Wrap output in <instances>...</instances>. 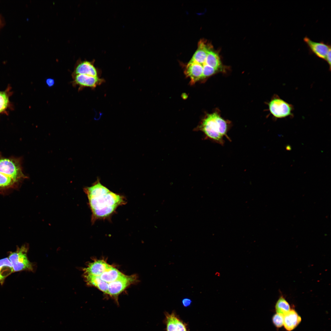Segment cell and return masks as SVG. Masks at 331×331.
<instances>
[{
  "label": "cell",
  "mask_w": 331,
  "mask_h": 331,
  "mask_svg": "<svg viewBox=\"0 0 331 331\" xmlns=\"http://www.w3.org/2000/svg\"><path fill=\"white\" fill-rule=\"evenodd\" d=\"M83 190L91 211L93 224L98 219L109 217L118 207L127 202L124 196L110 191L101 183L98 178L91 186L85 187Z\"/></svg>",
  "instance_id": "cell-1"
},
{
  "label": "cell",
  "mask_w": 331,
  "mask_h": 331,
  "mask_svg": "<svg viewBox=\"0 0 331 331\" xmlns=\"http://www.w3.org/2000/svg\"><path fill=\"white\" fill-rule=\"evenodd\" d=\"M200 128L207 138L220 145L224 144L225 137L230 141L227 134L229 129L228 122L216 113L207 115L202 122Z\"/></svg>",
  "instance_id": "cell-2"
},
{
  "label": "cell",
  "mask_w": 331,
  "mask_h": 331,
  "mask_svg": "<svg viewBox=\"0 0 331 331\" xmlns=\"http://www.w3.org/2000/svg\"><path fill=\"white\" fill-rule=\"evenodd\" d=\"M0 173L19 183L27 178L23 173L19 159L0 155Z\"/></svg>",
  "instance_id": "cell-3"
},
{
  "label": "cell",
  "mask_w": 331,
  "mask_h": 331,
  "mask_svg": "<svg viewBox=\"0 0 331 331\" xmlns=\"http://www.w3.org/2000/svg\"><path fill=\"white\" fill-rule=\"evenodd\" d=\"M28 249V246L24 245L17 247L14 252L10 253L8 258L12 264L14 272L32 270V264L27 256Z\"/></svg>",
  "instance_id": "cell-4"
},
{
  "label": "cell",
  "mask_w": 331,
  "mask_h": 331,
  "mask_svg": "<svg viewBox=\"0 0 331 331\" xmlns=\"http://www.w3.org/2000/svg\"><path fill=\"white\" fill-rule=\"evenodd\" d=\"M269 111L276 119L286 118L293 115V106L275 95L268 103Z\"/></svg>",
  "instance_id": "cell-5"
},
{
  "label": "cell",
  "mask_w": 331,
  "mask_h": 331,
  "mask_svg": "<svg viewBox=\"0 0 331 331\" xmlns=\"http://www.w3.org/2000/svg\"><path fill=\"white\" fill-rule=\"evenodd\" d=\"M136 275L127 276L124 275L117 280L110 283L107 294L113 298L118 303V297L127 287L137 281Z\"/></svg>",
  "instance_id": "cell-6"
},
{
  "label": "cell",
  "mask_w": 331,
  "mask_h": 331,
  "mask_svg": "<svg viewBox=\"0 0 331 331\" xmlns=\"http://www.w3.org/2000/svg\"><path fill=\"white\" fill-rule=\"evenodd\" d=\"M72 83L74 86H78L79 91L85 87L95 88L105 82L99 77H94L82 74L72 75Z\"/></svg>",
  "instance_id": "cell-7"
},
{
  "label": "cell",
  "mask_w": 331,
  "mask_h": 331,
  "mask_svg": "<svg viewBox=\"0 0 331 331\" xmlns=\"http://www.w3.org/2000/svg\"><path fill=\"white\" fill-rule=\"evenodd\" d=\"M164 323L166 331H188L187 324L182 320L174 311L165 312Z\"/></svg>",
  "instance_id": "cell-8"
},
{
  "label": "cell",
  "mask_w": 331,
  "mask_h": 331,
  "mask_svg": "<svg viewBox=\"0 0 331 331\" xmlns=\"http://www.w3.org/2000/svg\"><path fill=\"white\" fill-rule=\"evenodd\" d=\"M304 41L307 44L310 51L318 57L325 60L327 54L331 49L330 45L323 42H315L307 37H305Z\"/></svg>",
  "instance_id": "cell-9"
},
{
  "label": "cell",
  "mask_w": 331,
  "mask_h": 331,
  "mask_svg": "<svg viewBox=\"0 0 331 331\" xmlns=\"http://www.w3.org/2000/svg\"><path fill=\"white\" fill-rule=\"evenodd\" d=\"M99 72L94 66L93 62L78 61L74 67L72 75L82 74L99 77Z\"/></svg>",
  "instance_id": "cell-10"
},
{
  "label": "cell",
  "mask_w": 331,
  "mask_h": 331,
  "mask_svg": "<svg viewBox=\"0 0 331 331\" xmlns=\"http://www.w3.org/2000/svg\"><path fill=\"white\" fill-rule=\"evenodd\" d=\"M13 93L10 85L3 91H0V116L2 115H8L13 108V105L10 98Z\"/></svg>",
  "instance_id": "cell-11"
},
{
  "label": "cell",
  "mask_w": 331,
  "mask_h": 331,
  "mask_svg": "<svg viewBox=\"0 0 331 331\" xmlns=\"http://www.w3.org/2000/svg\"><path fill=\"white\" fill-rule=\"evenodd\" d=\"M212 48L210 44L206 40H200L198 44V48L190 61L197 63L203 67L205 64L208 50Z\"/></svg>",
  "instance_id": "cell-12"
},
{
  "label": "cell",
  "mask_w": 331,
  "mask_h": 331,
  "mask_svg": "<svg viewBox=\"0 0 331 331\" xmlns=\"http://www.w3.org/2000/svg\"><path fill=\"white\" fill-rule=\"evenodd\" d=\"M185 72L186 75L190 78L191 83H194L202 79L203 67L197 63L190 61Z\"/></svg>",
  "instance_id": "cell-13"
},
{
  "label": "cell",
  "mask_w": 331,
  "mask_h": 331,
  "mask_svg": "<svg viewBox=\"0 0 331 331\" xmlns=\"http://www.w3.org/2000/svg\"><path fill=\"white\" fill-rule=\"evenodd\" d=\"M110 265L103 260H95L89 263L87 267L84 268V274L99 276Z\"/></svg>",
  "instance_id": "cell-14"
},
{
  "label": "cell",
  "mask_w": 331,
  "mask_h": 331,
  "mask_svg": "<svg viewBox=\"0 0 331 331\" xmlns=\"http://www.w3.org/2000/svg\"><path fill=\"white\" fill-rule=\"evenodd\" d=\"M301 321V318L294 310H291L283 315V324L285 329L291 331L295 329Z\"/></svg>",
  "instance_id": "cell-15"
},
{
  "label": "cell",
  "mask_w": 331,
  "mask_h": 331,
  "mask_svg": "<svg viewBox=\"0 0 331 331\" xmlns=\"http://www.w3.org/2000/svg\"><path fill=\"white\" fill-rule=\"evenodd\" d=\"M124 275L117 269L110 265L105 271L98 276L109 285L110 283L117 280Z\"/></svg>",
  "instance_id": "cell-16"
},
{
  "label": "cell",
  "mask_w": 331,
  "mask_h": 331,
  "mask_svg": "<svg viewBox=\"0 0 331 331\" xmlns=\"http://www.w3.org/2000/svg\"><path fill=\"white\" fill-rule=\"evenodd\" d=\"M84 278L88 285L94 286L101 291L107 294L108 284L102 280L97 276L84 274Z\"/></svg>",
  "instance_id": "cell-17"
},
{
  "label": "cell",
  "mask_w": 331,
  "mask_h": 331,
  "mask_svg": "<svg viewBox=\"0 0 331 331\" xmlns=\"http://www.w3.org/2000/svg\"><path fill=\"white\" fill-rule=\"evenodd\" d=\"M13 272L12 264L8 257L0 259V283L1 285L6 278Z\"/></svg>",
  "instance_id": "cell-18"
},
{
  "label": "cell",
  "mask_w": 331,
  "mask_h": 331,
  "mask_svg": "<svg viewBox=\"0 0 331 331\" xmlns=\"http://www.w3.org/2000/svg\"><path fill=\"white\" fill-rule=\"evenodd\" d=\"M204 64H207L218 70L221 67V62L219 55L215 51H213L212 48L207 51Z\"/></svg>",
  "instance_id": "cell-19"
},
{
  "label": "cell",
  "mask_w": 331,
  "mask_h": 331,
  "mask_svg": "<svg viewBox=\"0 0 331 331\" xmlns=\"http://www.w3.org/2000/svg\"><path fill=\"white\" fill-rule=\"evenodd\" d=\"M19 183L0 173V193H3L17 187Z\"/></svg>",
  "instance_id": "cell-20"
},
{
  "label": "cell",
  "mask_w": 331,
  "mask_h": 331,
  "mask_svg": "<svg viewBox=\"0 0 331 331\" xmlns=\"http://www.w3.org/2000/svg\"><path fill=\"white\" fill-rule=\"evenodd\" d=\"M276 313L284 315L290 310L289 304L283 297H280L276 302L275 305Z\"/></svg>",
  "instance_id": "cell-21"
},
{
  "label": "cell",
  "mask_w": 331,
  "mask_h": 331,
  "mask_svg": "<svg viewBox=\"0 0 331 331\" xmlns=\"http://www.w3.org/2000/svg\"><path fill=\"white\" fill-rule=\"evenodd\" d=\"M218 70L207 64L203 66L202 79L210 76L215 73Z\"/></svg>",
  "instance_id": "cell-22"
},
{
  "label": "cell",
  "mask_w": 331,
  "mask_h": 331,
  "mask_svg": "<svg viewBox=\"0 0 331 331\" xmlns=\"http://www.w3.org/2000/svg\"><path fill=\"white\" fill-rule=\"evenodd\" d=\"M272 321L275 326L277 328L281 327L283 325V315L276 313L273 316Z\"/></svg>",
  "instance_id": "cell-23"
},
{
  "label": "cell",
  "mask_w": 331,
  "mask_h": 331,
  "mask_svg": "<svg viewBox=\"0 0 331 331\" xmlns=\"http://www.w3.org/2000/svg\"><path fill=\"white\" fill-rule=\"evenodd\" d=\"M192 303L191 300L188 298H186L183 299L182 301V303L183 306L185 307L189 306Z\"/></svg>",
  "instance_id": "cell-24"
},
{
  "label": "cell",
  "mask_w": 331,
  "mask_h": 331,
  "mask_svg": "<svg viewBox=\"0 0 331 331\" xmlns=\"http://www.w3.org/2000/svg\"><path fill=\"white\" fill-rule=\"evenodd\" d=\"M331 49H330L326 55L325 60L329 65V69L331 68Z\"/></svg>",
  "instance_id": "cell-25"
},
{
  "label": "cell",
  "mask_w": 331,
  "mask_h": 331,
  "mask_svg": "<svg viewBox=\"0 0 331 331\" xmlns=\"http://www.w3.org/2000/svg\"><path fill=\"white\" fill-rule=\"evenodd\" d=\"M46 83L48 86L49 87L53 86L55 83V81L53 79L48 78L46 79Z\"/></svg>",
  "instance_id": "cell-26"
},
{
  "label": "cell",
  "mask_w": 331,
  "mask_h": 331,
  "mask_svg": "<svg viewBox=\"0 0 331 331\" xmlns=\"http://www.w3.org/2000/svg\"><path fill=\"white\" fill-rule=\"evenodd\" d=\"M2 25V20H1L0 17V28L1 27V25Z\"/></svg>",
  "instance_id": "cell-27"
}]
</instances>
